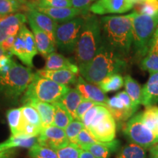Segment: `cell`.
<instances>
[{"mask_svg":"<svg viewBox=\"0 0 158 158\" xmlns=\"http://www.w3.org/2000/svg\"><path fill=\"white\" fill-rule=\"evenodd\" d=\"M135 12L100 18L102 44L125 58L133 45V19Z\"/></svg>","mask_w":158,"mask_h":158,"instance_id":"1","label":"cell"},{"mask_svg":"<svg viewBox=\"0 0 158 158\" xmlns=\"http://www.w3.org/2000/svg\"><path fill=\"white\" fill-rule=\"evenodd\" d=\"M126 67L125 59L101 43L95 56L80 73L88 82L98 84L107 76L123 72Z\"/></svg>","mask_w":158,"mask_h":158,"instance_id":"2","label":"cell"},{"mask_svg":"<svg viewBox=\"0 0 158 158\" xmlns=\"http://www.w3.org/2000/svg\"><path fill=\"white\" fill-rule=\"evenodd\" d=\"M101 43L100 19L94 14L86 15L74 51L79 72L86 68L92 60Z\"/></svg>","mask_w":158,"mask_h":158,"instance_id":"3","label":"cell"},{"mask_svg":"<svg viewBox=\"0 0 158 158\" xmlns=\"http://www.w3.org/2000/svg\"><path fill=\"white\" fill-rule=\"evenodd\" d=\"M34 76L30 68L13 60L8 72L0 75V98L13 103L17 102Z\"/></svg>","mask_w":158,"mask_h":158,"instance_id":"4","label":"cell"},{"mask_svg":"<svg viewBox=\"0 0 158 158\" xmlns=\"http://www.w3.org/2000/svg\"><path fill=\"white\" fill-rule=\"evenodd\" d=\"M81 122L100 142H110L115 139L116 120L106 106L95 105L83 116Z\"/></svg>","mask_w":158,"mask_h":158,"instance_id":"5","label":"cell"},{"mask_svg":"<svg viewBox=\"0 0 158 158\" xmlns=\"http://www.w3.org/2000/svg\"><path fill=\"white\" fill-rule=\"evenodd\" d=\"M158 27V13L153 15L135 13L133 19L134 54L143 59L149 52L155 32Z\"/></svg>","mask_w":158,"mask_h":158,"instance_id":"6","label":"cell"},{"mask_svg":"<svg viewBox=\"0 0 158 158\" xmlns=\"http://www.w3.org/2000/svg\"><path fill=\"white\" fill-rule=\"evenodd\" d=\"M68 86L58 84L50 79L43 78L35 73L33 79L25 91L21 100L26 104L30 100H38L54 103L69 90Z\"/></svg>","mask_w":158,"mask_h":158,"instance_id":"7","label":"cell"},{"mask_svg":"<svg viewBox=\"0 0 158 158\" xmlns=\"http://www.w3.org/2000/svg\"><path fill=\"white\" fill-rule=\"evenodd\" d=\"M124 133L131 143L138 144L146 149H151L158 143V135L144 123L142 112L127 120L124 127Z\"/></svg>","mask_w":158,"mask_h":158,"instance_id":"8","label":"cell"},{"mask_svg":"<svg viewBox=\"0 0 158 158\" xmlns=\"http://www.w3.org/2000/svg\"><path fill=\"white\" fill-rule=\"evenodd\" d=\"M84 21V18L78 16L58 23L55 31V43L61 51L66 54L74 52Z\"/></svg>","mask_w":158,"mask_h":158,"instance_id":"9","label":"cell"},{"mask_svg":"<svg viewBox=\"0 0 158 158\" xmlns=\"http://www.w3.org/2000/svg\"><path fill=\"white\" fill-rule=\"evenodd\" d=\"M9 53L16 56L27 67L33 68V59L38 52L34 35L25 23L21 26Z\"/></svg>","mask_w":158,"mask_h":158,"instance_id":"10","label":"cell"},{"mask_svg":"<svg viewBox=\"0 0 158 158\" xmlns=\"http://www.w3.org/2000/svg\"><path fill=\"white\" fill-rule=\"evenodd\" d=\"M133 0H96L89 11L94 15L121 14L133 8Z\"/></svg>","mask_w":158,"mask_h":158,"instance_id":"11","label":"cell"},{"mask_svg":"<svg viewBox=\"0 0 158 158\" xmlns=\"http://www.w3.org/2000/svg\"><path fill=\"white\" fill-rule=\"evenodd\" d=\"M37 138V143L40 145L49 147L55 151L70 143L64 130L54 124L43 127Z\"/></svg>","mask_w":158,"mask_h":158,"instance_id":"12","label":"cell"},{"mask_svg":"<svg viewBox=\"0 0 158 158\" xmlns=\"http://www.w3.org/2000/svg\"><path fill=\"white\" fill-rule=\"evenodd\" d=\"M27 21V15L21 13L0 17V44L10 36H16Z\"/></svg>","mask_w":158,"mask_h":158,"instance_id":"13","label":"cell"},{"mask_svg":"<svg viewBox=\"0 0 158 158\" xmlns=\"http://www.w3.org/2000/svg\"><path fill=\"white\" fill-rule=\"evenodd\" d=\"M76 89L86 100H91L97 103L107 106L108 98L106 93L98 87V85L87 82L82 76H78L77 78Z\"/></svg>","mask_w":158,"mask_h":158,"instance_id":"14","label":"cell"},{"mask_svg":"<svg viewBox=\"0 0 158 158\" xmlns=\"http://www.w3.org/2000/svg\"><path fill=\"white\" fill-rule=\"evenodd\" d=\"M27 21L30 26L31 32L35 37L37 52L45 58H46L51 53L55 52L56 43L54 40L51 39L45 31L40 29L29 17H27Z\"/></svg>","mask_w":158,"mask_h":158,"instance_id":"15","label":"cell"},{"mask_svg":"<svg viewBox=\"0 0 158 158\" xmlns=\"http://www.w3.org/2000/svg\"><path fill=\"white\" fill-rule=\"evenodd\" d=\"M24 10L26 11L25 15L30 18L40 29L45 31L51 39L55 41V31L59 23L56 22L48 15L37 11L29 3L25 5Z\"/></svg>","mask_w":158,"mask_h":158,"instance_id":"16","label":"cell"},{"mask_svg":"<svg viewBox=\"0 0 158 158\" xmlns=\"http://www.w3.org/2000/svg\"><path fill=\"white\" fill-rule=\"evenodd\" d=\"M31 7H34L37 11L40 12L43 14L48 15L51 19L54 20L57 23H62L70 21L75 18L82 15L81 11L74 8V7H44L32 5L31 2H28Z\"/></svg>","mask_w":158,"mask_h":158,"instance_id":"17","label":"cell"},{"mask_svg":"<svg viewBox=\"0 0 158 158\" xmlns=\"http://www.w3.org/2000/svg\"><path fill=\"white\" fill-rule=\"evenodd\" d=\"M106 108L116 122L127 121L133 116L137 110L128 107L118 96L114 95L108 99Z\"/></svg>","mask_w":158,"mask_h":158,"instance_id":"18","label":"cell"},{"mask_svg":"<svg viewBox=\"0 0 158 158\" xmlns=\"http://www.w3.org/2000/svg\"><path fill=\"white\" fill-rule=\"evenodd\" d=\"M45 59H46V61H45V64L43 70H69L76 75H78L79 73V68L77 64H74L70 59L66 58L62 54L53 52Z\"/></svg>","mask_w":158,"mask_h":158,"instance_id":"19","label":"cell"},{"mask_svg":"<svg viewBox=\"0 0 158 158\" xmlns=\"http://www.w3.org/2000/svg\"><path fill=\"white\" fill-rule=\"evenodd\" d=\"M158 103V72L150 75L149 80L142 87L141 104L145 106H155Z\"/></svg>","mask_w":158,"mask_h":158,"instance_id":"20","label":"cell"},{"mask_svg":"<svg viewBox=\"0 0 158 158\" xmlns=\"http://www.w3.org/2000/svg\"><path fill=\"white\" fill-rule=\"evenodd\" d=\"M38 76L43 78L50 79L51 81L58 83V84L66 85L74 84L77 81V75L69 70H40L35 73Z\"/></svg>","mask_w":158,"mask_h":158,"instance_id":"21","label":"cell"},{"mask_svg":"<svg viewBox=\"0 0 158 158\" xmlns=\"http://www.w3.org/2000/svg\"><path fill=\"white\" fill-rule=\"evenodd\" d=\"M120 141L114 139L110 142H100L84 146L81 148L94 155L97 158H109L112 153L116 152L119 149Z\"/></svg>","mask_w":158,"mask_h":158,"instance_id":"22","label":"cell"},{"mask_svg":"<svg viewBox=\"0 0 158 158\" xmlns=\"http://www.w3.org/2000/svg\"><path fill=\"white\" fill-rule=\"evenodd\" d=\"M83 99L84 98L76 89L70 88L59 102L66 108L73 119H77L76 110Z\"/></svg>","mask_w":158,"mask_h":158,"instance_id":"23","label":"cell"},{"mask_svg":"<svg viewBox=\"0 0 158 158\" xmlns=\"http://www.w3.org/2000/svg\"><path fill=\"white\" fill-rule=\"evenodd\" d=\"M24 105L31 106L37 110L41 118L43 127H48V126L53 124L54 116V107L52 103L38 101V100H30Z\"/></svg>","mask_w":158,"mask_h":158,"instance_id":"24","label":"cell"},{"mask_svg":"<svg viewBox=\"0 0 158 158\" xmlns=\"http://www.w3.org/2000/svg\"><path fill=\"white\" fill-rule=\"evenodd\" d=\"M37 143V137H25L22 135H11L8 139L0 143L2 150L13 149V148H30Z\"/></svg>","mask_w":158,"mask_h":158,"instance_id":"25","label":"cell"},{"mask_svg":"<svg viewBox=\"0 0 158 158\" xmlns=\"http://www.w3.org/2000/svg\"><path fill=\"white\" fill-rule=\"evenodd\" d=\"M124 85L126 93L129 95L134 106L138 107L141 102L142 87L130 75H127L124 78Z\"/></svg>","mask_w":158,"mask_h":158,"instance_id":"26","label":"cell"},{"mask_svg":"<svg viewBox=\"0 0 158 158\" xmlns=\"http://www.w3.org/2000/svg\"><path fill=\"white\" fill-rule=\"evenodd\" d=\"M54 107V116L53 124L64 130L67 126L73 120L72 116L64 106L59 101L52 103Z\"/></svg>","mask_w":158,"mask_h":158,"instance_id":"27","label":"cell"},{"mask_svg":"<svg viewBox=\"0 0 158 158\" xmlns=\"http://www.w3.org/2000/svg\"><path fill=\"white\" fill-rule=\"evenodd\" d=\"M96 85L106 94L110 92L119 90L124 85V78L120 73L113 74L105 78Z\"/></svg>","mask_w":158,"mask_h":158,"instance_id":"28","label":"cell"},{"mask_svg":"<svg viewBox=\"0 0 158 158\" xmlns=\"http://www.w3.org/2000/svg\"><path fill=\"white\" fill-rule=\"evenodd\" d=\"M7 120L8 122L10 129L13 135H19L21 133L23 124V118L21 115V108H12L7 111L6 114Z\"/></svg>","mask_w":158,"mask_h":158,"instance_id":"29","label":"cell"},{"mask_svg":"<svg viewBox=\"0 0 158 158\" xmlns=\"http://www.w3.org/2000/svg\"><path fill=\"white\" fill-rule=\"evenodd\" d=\"M146 149L138 144H126L118 152L116 158H146Z\"/></svg>","mask_w":158,"mask_h":158,"instance_id":"30","label":"cell"},{"mask_svg":"<svg viewBox=\"0 0 158 158\" xmlns=\"http://www.w3.org/2000/svg\"><path fill=\"white\" fill-rule=\"evenodd\" d=\"M21 115H22L23 121L25 123L36 126L42 129V121L37 110L34 107L29 105H24L21 107Z\"/></svg>","mask_w":158,"mask_h":158,"instance_id":"31","label":"cell"},{"mask_svg":"<svg viewBox=\"0 0 158 158\" xmlns=\"http://www.w3.org/2000/svg\"><path fill=\"white\" fill-rule=\"evenodd\" d=\"M157 115L158 107L156 106L146 107L144 111L142 112V117L144 123L157 135H158Z\"/></svg>","mask_w":158,"mask_h":158,"instance_id":"32","label":"cell"},{"mask_svg":"<svg viewBox=\"0 0 158 158\" xmlns=\"http://www.w3.org/2000/svg\"><path fill=\"white\" fill-rule=\"evenodd\" d=\"M25 7L18 0H0V17L15 14Z\"/></svg>","mask_w":158,"mask_h":158,"instance_id":"33","label":"cell"},{"mask_svg":"<svg viewBox=\"0 0 158 158\" xmlns=\"http://www.w3.org/2000/svg\"><path fill=\"white\" fill-rule=\"evenodd\" d=\"M141 68L143 70L149 72L150 75L158 72V53L149 51L141 59Z\"/></svg>","mask_w":158,"mask_h":158,"instance_id":"34","label":"cell"},{"mask_svg":"<svg viewBox=\"0 0 158 158\" xmlns=\"http://www.w3.org/2000/svg\"><path fill=\"white\" fill-rule=\"evenodd\" d=\"M29 155L31 158H58L54 149L35 143L29 150Z\"/></svg>","mask_w":158,"mask_h":158,"instance_id":"35","label":"cell"},{"mask_svg":"<svg viewBox=\"0 0 158 158\" xmlns=\"http://www.w3.org/2000/svg\"><path fill=\"white\" fill-rule=\"evenodd\" d=\"M84 127V124L81 121L78 119L73 120L64 129L69 142L75 144L78 134Z\"/></svg>","mask_w":158,"mask_h":158,"instance_id":"36","label":"cell"},{"mask_svg":"<svg viewBox=\"0 0 158 158\" xmlns=\"http://www.w3.org/2000/svg\"><path fill=\"white\" fill-rule=\"evenodd\" d=\"M81 149L76 144L69 143L64 147L56 149V152L58 158H78Z\"/></svg>","mask_w":158,"mask_h":158,"instance_id":"37","label":"cell"},{"mask_svg":"<svg viewBox=\"0 0 158 158\" xmlns=\"http://www.w3.org/2000/svg\"><path fill=\"white\" fill-rule=\"evenodd\" d=\"M32 5L44 7H71L70 0H32Z\"/></svg>","mask_w":158,"mask_h":158,"instance_id":"38","label":"cell"},{"mask_svg":"<svg viewBox=\"0 0 158 158\" xmlns=\"http://www.w3.org/2000/svg\"><path fill=\"white\" fill-rule=\"evenodd\" d=\"M97 143H100V141H98L94 137V135L90 133L89 130L84 127L78 134L75 144L78 146L79 148H81L84 146Z\"/></svg>","mask_w":158,"mask_h":158,"instance_id":"39","label":"cell"},{"mask_svg":"<svg viewBox=\"0 0 158 158\" xmlns=\"http://www.w3.org/2000/svg\"><path fill=\"white\" fill-rule=\"evenodd\" d=\"M95 105H100L94 102L93 101H91V100H86V99H83V100L79 104L78 108L76 110V116H77V119L81 121L83 116L91 108L93 107Z\"/></svg>","mask_w":158,"mask_h":158,"instance_id":"40","label":"cell"},{"mask_svg":"<svg viewBox=\"0 0 158 158\" xmlns=\"http://www.w3.org/2000/svg\"><path fill=\"white\" fill-rule=\"evenodd\" d=\"M94 0H70L72 7L81 11L83 15H86L90 6Z\"/></svg>","mask_w":158,"mask_h":158,"instance_id":"41","label":"cell"},{"mask_svg":"<svg viewBox=\"0 0 158 158\" xmlns=\"http://www.w3.org/2000/svg\"><path fill=\"white\" fill-rule=\"evenodd\" d=\"M116 95L118 96V98L121 99L122 101H123L124 103L127 105L128 107L135 108V109L138 110V107H136L135 106H134L133 101H132V100H131V99H130L129 95H128V94L126 93L125 91H123V92H118V93L116 94Z\"/></svg>","mask_w":158,"mask_h":158,"instance_id":"42","label":"cell"},{"mask_svg":"<svg viewBox=\"0 0 158 158\" xmlns=\"http://www.w3.org/2000/svg\"><path fill=\"white\" fill-rule=\"evenodd\" d=\"M15 37L16 36H10L7 37V38H6L3 42L0 44L6 52H10V51L12 47H13V44H14Z\"/></svg>","mask_w":158,"mask_h":158,"instance_id":"43","label":"cell"},{"mask_svg":"<svg viewBox=\"0 0 158 158\" xmlns=\"http://www.w3.org/2000/svg\"><path fill=\"white\" fill-rule=\"evenodd\" d=\"M149 51H153V52L158 53V27L153 36L151 46H150Z\"/></svg>","mask_w":158,"mask_h":158,"instance_id":"44","label":"cell"},{"mask_svg":"<svg viewBox=\"0 0 158 158\" xmlns=\"http://www.w3.org/2000/svg\"><path fill=\"white\" fill-rule=\"evenodd\" d=\"M15 150L7 149L0 152V158H13L15 154Z\"/></svg>","mask_w":158,"mask_h":158,"instance_id":"45","label":"cell"},{"mask_svg":"<svg viewBox=\"0 0 158 158\" xmlns=\"http://www.w3.org/2000/svg\"><path fill=\"white\" fill-rule=\"evenodd\" d=\"M78 158H97L94 155L86 150L81 149Z\"/></svg>","mask_w":158,"mask_h":158,"instance_id":"46","label":"cell"},{"mask_svg":"<svg viewBox=\"0 0 158 158\" xmlns=\"http://www.w3.org/2000/svg\"><path fill=\"white\" fill-rule=\"evenodd\" d=\"M150 158H158V149L155 147H152L149 149Z\"/></svg>","mask_w":158,"mask_h":158,"instance_id":"47","label":"cell"},{"mask_svg":"<svg viewBox=\"0 0 158 158\" xmlns=\"http://www.w3.org/2000/svg\"><path fill=\"white\" fill-rule=\"evenodd\" d=\"M7 52H6V51L3 49L2 47V45H0V59L2 58V56L7 54Z\"/></svg>","mask_w":158,"mask_h":158,"instance_id":"48","label":"cell"},{"mask_svg":"<svg viewBox=\"0 0 158 158\" xmlns=\"http://www.w3.org/2000/svg\"><path fill=\"white\" fill-rule=\"evenodd\" d=\"M18 1L21 2V3H23V5H27V2H26V0H18Z\"/></svg>","mask_w":158,"mask_h":158,"instance_id":"49","label":"cell"},{"mask_svg":"<svg viewBox=\"0 0 158 158\" xmlns=\"http://www.w3.org/2000/svg\"><path fill=\"white\" fill-rule=\"evenodd\" d=\"M143 1H147V0H133L134 3L138 2H143Z\"/></svg>","mask_w":158,"mask_h":158,"instance_id":"50","label":"cell"},{"mask_svg":"<svg viewBox=\"0 0 158 158\" xmlns=\"http://www.w3.org/2000/svg\"><path fill=\"white\" fill-rule=\"evenodd\" d=\"M155 147V149H158V143L157 144V145H155V147Z\"/></svg>","mask_w":158,"mask_h":158,"instance_id":"51","label":"cell"},{"mask_svg":"<svg viewBox=\"0 0 158 158\" xmlns=\"http://www.w3.org/2000/svg\"><path fill=\"white\" fill-rule=\"evenodd\" d=\"M29 1H30V0H26V2H27V3H28V2H29Z\"/></svg>","mask_w":158,"mask_h":158,"instance_id":"52","label":"cell"},{"mask_svg":"<svg viewBox=\"0 0 158 158\" xmlns=\"http://www.w3.org/2000/svg\"><path fill=\"white\" fill-rule=\"evenodd\" d=\"M157 130H158V115H157Z\"/></svg>","mask_w":158,"mask_h":158,"instance_id":"53","label":"cell"},{"mask_svg":"<svg viewBox=\"0 0 158 158\" xmlns=\"http://www.w3.org/2000/svg\"><path fill=\"white\" fill-rule=\"evenodd\" d=\"M2 151H3V150H2L1 149H0V152H2Z\"/></svg>","mask_w":158,"mask_h":158,"instance_id":"54","label":"cell"},{"mask_svg":"<svg viewBox=\"0 0 158 158\" xmlns=\"http://www.w3.org/2000/svg\"><path fill=\"white\" fill-rule=\"evenodd\" d=\"M94 1H95V0H94Z\"/></svg>","mask_w":158,"mask_h":158,"instance_id":"55","label":"cell"}]
</instances>
